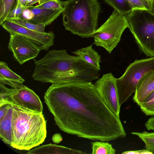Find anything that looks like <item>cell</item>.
Listing matches in <instances>:
<instances>
[{
  "instance_id": "obj_1",
  "label": "cell",
  "mask_w": 154,
  "mask_h": 154,
  "mask_svg": "<svg viewBox=\"0 0 154 154\" xmlns=\"http://www.w3.org/2000/svg\"><path fill=\"white\" fill-rule=\"evenodd\" d=\"M44 100L62 131L79 137L108 141L125 137L120 119L90 82L54 84Z\"/></svg>"
},
{
  "instance_id": "obj_2",
  "label": "cell",
  "mask_w": 154,
  "mask_h": 154,
  "mask_svg": "<svg viewBox=\"0 0 154 154\" xmlns=\"http://www.w3.org/2000/svg\"><path fill=\"white\" fill-rule=\"evenodd\" d=\"M34 61L32 77L42 83L90 82L100 76L99 70L79 57L69 55L65 49L50 51Z\"/></svg>"
},
{
  "instance_id": "obj_3",
  "label": "cell",
  "mask_w": 154,
  "mask_h": 154,
  "mask_svg": "<svg viewBox=\"0 0 154 154\" xmlns=\"http://www.w3.org/2000/svg\"><path fill=\"white\" fill-rule=\"evenodd\" d=\"M11 104L12 142L10 146L18 150H29L42 143L47 134L46 121L42 112Z\"/></svg>"
},
{
  "instance_id": "obj_4",
  "label": "cell",
  "mask_w": 154,
  "mask_h": 154,
  "mask_svg": "<svg viewBox=\"0 0 154 154\" xmlns=\"http://www.w3.org/2000/svg\"><path fill=\"white\" fill-rule=\"evenodd\" d=\"M63 21L65 29L82 38H91L97 29L100 10L97 0L64 2Z\"/></svg>"
},
{
  "instance_id": "obj_5",
  "label": "cell",
  "mask_w": 154,
  "mask_h": 154,
  "mask_svg": "<svg viewBox=\"0 0 154 154\" xmlns=\"http://www.w3.org/2000/svg\"><path fill=\"white\" fill-rule=\"evenodd\" d=\"M126 17L139 49L146 56L154 57V12L134 10Z\"/></svg>"
},
{
  "instance_id": "obj_6",
  "label": "cell",
  "mask_w": 154,
  "mask_h": 154,
  "mask_svg": "<svg viewBox=\"0 0 154 154\" xmlns=\"http://www.w3.org/2000/svg\"><path fill=\"white\" fill-rule=\"evenodd\" d=\"M154 70V56L136 60L127 67L120 77L116 79L119 103L121 106L134 92L140 79Z\"/></svg>"
},
{
  "instance_id": "obj_7",
  "label": "cell",
  "mask_w": 154,
  "mask_h": 154,
  "mask_svg": "<svg viewBox=\"0 0 154 154\" xmlns=\"http://www.w3.org/2000/svg\"><path fill=\"white\" fill-rule=\"evenodd\" d=\"M129 24L126 16L114 10L106 21L94 32V44L110 54L119 42Z\"/></svg>"
},
{
  "instance_id": "obj_8",
  "label": "cell",
  "mask_w": 154,
  "mask_h": 154,
  "mask_svg": "<svg viewBox=\"0 0 154 154\" xmlns=\"http://www.w3.org/2000/svg\"><path fill=\"white\" fill-rule=\"evenodd\" d=\"M0 101L42 112L43 106L39 96L27 87L23 85L16 88H9L0 83Z\"/></svg>"
},
{
  "instance_id": "obj_9",
  "label": "cell",
  "mask_w": 154,
  "mask_h": 154,
  "mask_svg": "<svg viewBox=\"0 0 154 154\" xmlns=\"http://www.w3.org/2000/svg\"><path fill=\"white\" fill-rule=\"evenodd\" d=\"M10 35L8 48L12 53L15 60L20 65L34 59L42 50L39 46L21 35Z\"/></svg>"
},
{
  "instance_id": "obj_10",
  "label": "cell",
  "mask_w": 154,
  "mask_h": 154,
  "mask_svg": "<svg viewBox=\"0 0 154 154\" xmlns=\"http://www.w3.org/2000/svg\"><path fill=\"white\" fill-rule=\"evenodd\" d=\"M116 79L111 72L104 74L94 85L107 106L115 115L120 118L121 106L119 101Z\"/></svg>"
},
{
  "instance_id": "obj_11",
  "label": "cell",
  "mask_w": 154,
  "mask_h": 154,
  "mask_svg": "<svg viewBox=\"0 0 154 154\" xmlns=\"http://www.w3.org/2000/svg\"><path fill=\"white\" fill-rule=\"evenodd\" d=\"M10 34L21 35L39 46L42 50L47 51L54 45L55 34L53 31L42 32L25 28L5 20L0 25Z\"/></svg>"
},
{
  "instance_id": "obj_12",
  "label": "cell",
  "mask_w": 154,
  "mask_h": 154,
  "mask_svg": "<svg viewBox=\"0 0 154 154\" xmlns=\"http://www.w3.org/2000/svg\"><path fill=\"white\" fill-rule=\"evenodd\" d=\"M154 90V70L143 76L137 84L133 100L138 106Z\"/></svg>"
},
{
  "instance_id": "obj_13",
  "label": "cell",
  "mask_w": 154,
  "mask_h": 154,
  "mask_svg": "<svg viewBox=\"0 0 154 154\" xmlns=\"http://www.w3.org/2000/svg\"><path fill=\"white\" fill-rule=\"evenodd\" d=\"M33 14L32 18L27 20L35 24H43L46 26L50 25L61 14L64 9L51 10L34 7L28 8Z\"/></svg>"
},
{
  "instance_id": "obj_14",
  "label": "cell",
  "mask_w": 154,
  "mask_h": 154,
  "mask_svg": "<svg viewBox=\"0 0 154 154\" xmlns=\"http://www.w3.org/2000/svg\"><path fill=\"white\" fill-rule=\"evenodd\" d=\"M8 104L4 114L0 116V137L5 143L10 146L12 142V120L13 107Z\"/></svg>"
},
{
  "instance_id": "obj_15",
  "label": "cell",
  "mask_w": 154,
  "mask_h": 154,
  "mask_svg": "<svg viewBox=\"0 0 154 154\" xmlns=\"http://www.w3.org/2000/svg\"><path fill=\"white\" fill-rule=\"evenodd\" d=\"M25 80L20 75L13 72L8 64L0 62V82L8 85L13 88H16L23 85Z\"/></svg>"
},
{
  "instance_id": "obj_16",
  "label": "cell",
  "mask_w": 154,
  "mask_h": 154,
  "mask_svg": "<svg viewBox=\"0 0 154 154\" xmlns=\"http://www.w3.org/2000/svg\"><path fill=\"white\" fill-rule=\"evenodd\" d=\"M27 154H84L87 153L81 150L65 146L50 144L42 146L29 150Z\"/></svg>"
},
{
  "instance_id": "obj_17",
  "label": "cell",
  "mask_w": 154,
  "mask_h": 154,
  "mask_svg": "<svg viewBox=\"0 0 154 154\" xmlns=\"http://www.w3.org/2000/svg\"><path fill=\"white\" fill-rule=\"evenodd\" d=\"M93 45L72 52V53L87 63L98 70L100 69V63L101 57L98 53L92 48Z\"/></svg>"
},
{
  "instance_id": "obj_18",
  "label": "cell",
  "mask_w": 154,
  "mask_h": 154,
  "mask_svg": "<svg viewBox=\"0 0 154 154\" xmlns=\"http://www.w3.org/2000/svg\"><path fill=\"white\" fill-rule=\"evenodd\" d=\"M91 144L92 154H114L116 152L112 145L107 141H95Z\"/></svg>"
},
{
  "instance_id": "obj_19",
  "label": "cell",
  "mask_w": 154,
  "mask_h": 154,
  "mask_svg": "<svg viewBox=\"0 0 154 154\" xmlns=\"http://www.w3.org/2000/svg\"><path fill=\"white\" fill-rule=\"evenodd\" d=\"M106 3L125 16L132 11L131 5L128 0H103Z\"/></svg>"
},
{
  "instance_id": "obj_20",
  "label": "cell",
  "mask_w": 154,
  "mask_h": 154,
  "mask_svg": "<svg viewBox=\"0 0 154 154\" xmlns=\"http://www.w3.org/2000/svg\"><path fill=\"white\" fill-rule=\"evenodd\" d=\"M5 20L12 22L30 29L42 32H45L46 26L44 24H34L22 17L6 18Z\"/></svg>"
},
{
  "instance_id": "obj_21",
  "label": "cell",
  "mask_w": 154,
  "mask_h": 154,
  "mask_svg": "<svg viewBox=\"0 0 154 154\" xmlns=\"http://www.w3.org/2000/svg\"><path fill=\"white\" fill-rule=\"evenodd\" d=\"M131 134L138 137L145 144V149L151 152H154V131L149 132L146 131L142 132H133Z\"/></svg>"
},
{
  "instance_id": "obj_22",
  "label": "cell",
  "mask_w": 154,
  "mask_h": 154,
  "mask_svg": "<svg viewBox=\"0 0 154 154\" xmlns=\"http://www.w3.org/2000/svg\"><path fill=\"white\" fill-rule=\"evenodd\" d=\"M139 106L142 112L146 116H154V90Z\"/></svg>"
},
{
  "instance_id": "obj_23",
  "label": "cell",
  "mask_w": 154,
  "mask_h": 154,
  "mask_svg": "<svg viewBox=\"0 0 154 154\" xmlns=\"http://www.w3.org/2000/svg\"><path fill=\"white\" fill-rule=\"evenodd\" d=\"M132 11L141 10L153 12L152 0H128Z\"/></svg>"
},
{
  "instance_id": "obj_24",
  "label": "cell",
  "mask_w": 154,
  "mask_h": 154,
  "mask_svg": "<svg viewBox=\"0 0 154 154\" xmlns=\"http://www.w3.org/2000/svg\"><path fill=\"white\" fill-rule=\"evenodd\" d=\"M17 0H0V25L5 20Z\"/></svg>"
},
{
  "instance_id": "obj_25",
  "label": "cell",
  "mask_w": 154,
  "mask_h": 154,
  "mask_svg": "<svg viewBox=\"0 0 154 154\" xmlns=\"http://www.w3.org/2000/svg\"><path fill=\"white\" fill-rule=\"evenodd\" d=\"M39 2L38 5L33 6L51 10L64 9V2L60 0H41Z\"/></svg>"
},
{
  "instance_id": "obj_26",
  "label": "cell",
  "mask_w": 154,
  "mask_h": 154,
  "mask_svg": "<svg viewBox=\"0 0 154 154\" xmlns=\"http://www.w3.org/2000/svg\"><path fill=\"white\" fill-rule=\"evenodd\" d=\"M26 9V6L22 3L20 0H17L6 18L22 17L23 11Z\"/></svg>"
},
{
  "instance_id": "obj_27",
  "label": "cell",
  "mask_w": 154,
  "mask_h": 154,
  "mask_svg": "<svg viewBox=\"0 0 154 154\" xmlns=\"http://www.w3.org/2000/svg\"><path fill=\"white\" fill-rule=\"evenodd\" d=\"M145 125L148 130L154 131V116H152L147 120Z\"/></svg>"
},
{
  "instance_id": "obj_28",
  "label": "cell",
  "mask_w": 154,
  "mask_h": 154,
  "mask_svg": "<svg viewBox=\"0 0 154 154\" xmlns=\"http://www.w3.org/2000/svg\"><path fill=\"white\" fill-rule=\"evenodd\" d=\"M122 153V154H152L151 152L146 149L126 151Z\"/></svg>"
},
{
  "instance_id": "obj_29",
  "label": "cell",
  "mask_w": 154,
  "mask_h": 154,
  "mask_svg": "<svg viewBox=\"0 0 154 154\" xmlns=\"http://www.w3.org/2000/svg\"><path fill=\"white\" fill-rule=\"evenodd\" d=\"M41 0H31V1L25 5L26 8L33 6V5L37 2H39Z\"/></svg>"
},
{
  "instance_id": "obj_30",
  "label": "cell",
  "mask_w": 154,
  "mask_h": 154,
  "mask_svg": "<svg viewBox=\"0 0 154 154\" xmlns=\"http://www.w3.org/2000/svg\"><path fill=\"white\" fill-rule=\"evenodd\" d=\"M153 2V5H152V10L153 12H154V0H152Z\"/></svg>"
},
{
  "instance_id": "obj_31",
  "label": "cell",
  "mask_w": 154,
  "mask_h": 154,
  "mask_svg": "<svg viewBox=\"0 0 154 154\" xmlns=\"http://www.w3.org/2000/svg\"><path fill=\"white\" fill-rule=\"evenodd\" d=\"M31 1V0H27V2L26 3H28V2H30Z\"/></svg>"
},
{
  "instance_id": "obj_32",
  "label": "cell",
  "mask_w": 154,
  "mask_h": 154,
  "mask_svg": "<svg viewBox=\"0 0 154 154\" xmlns=\"http://www.w3.org/2000/svg\"><path fill=\"white\" fill-rule=\"evenodd\" d=\"M20 2H21V0H20Z\"/></svg>"
}]
</instances>
